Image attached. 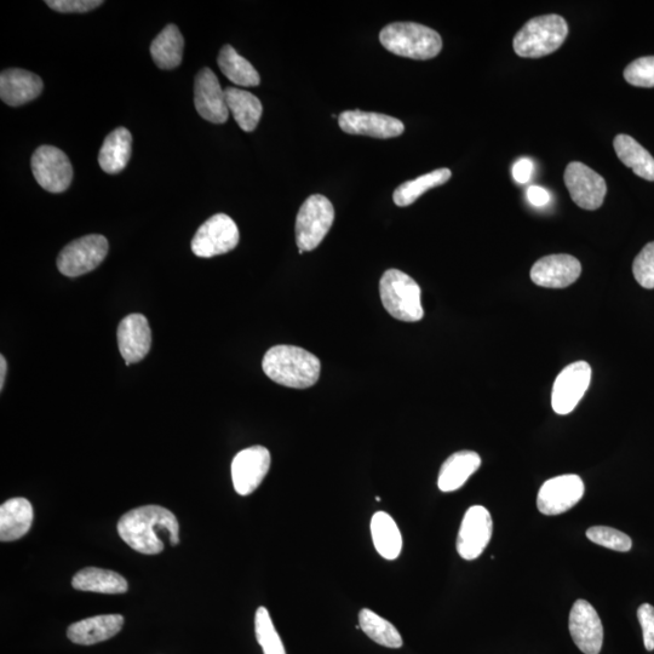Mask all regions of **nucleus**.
Here are the masks:
<instances>
[{
    "label": "nucleus",
    "instance_id": "obj_20",
    "mask_svg": "<svg viewBox=\"0 0 654 654\" xmlns=\"http://www.w3.org/2000/svg\"><path fill=\"white\" fill-rule=\"evenodd\" d=\"M43 80L30 71L11 68L0 74V97L11 107H19L36 100L42 94Z\"/></svg>",
    "mask_w": 654,
    "mask_h": 654
},
{
    "label": "nucleus",
    "instance_id": "obj_1",
    "mask_svg": "<svg viewBox=\"0 0 654 654\" xmlns=\"http://www.w3.org/2000/svg\"><path fill=\"white\" fill-rule=\"evenodd\" d=\"M118 533L129 547L141 554L156 555L164 543H180V525L170 510L160 506H145L130 510L118 522Z\"/></svg>",
    "mask_w": 654,
    "mask_h": 654
},
{
    "label": "nucleus",
    "instance_id": "obj_15",
    "mask_svg": "<svg viewBox=\"0 0 654 654\" xmlns=\"http://www.w3.org/2000/svg\"><path fill=\"white\" fill-rule=\"evenodd\" d=\"M194 105L199 116L210 123L225 124L228 120L225 90L210 68H203L195 77Z\"/></svg>",
    "mask_w": 654,
    "mask_h": 654
},
{
    "label": "nucleus",
    "instance_id": "obj_33",
    "mask_svg": "<svg viewBox=\"0 0 654 654\" xmlns=\"http://www.w3.org/2000/svg\"><path fill=\"white\" fill-rule=\"evenodd\" d=\"M255 631L258 644L265 654H286L283 641L275 629L271 613L266 607H258L255 616Z\"/></svg>",
    "mask_w": 654,
    "mask_h": 654
},
{
    "label": "nucleus",
    "instance_id": "obj_39",
    "mask_svg": "<svg viewBox=\"0 0 654 654\" xmlns=\"http://www.w3.org/2000/svg\"><path fill=\"white\" fill-rule=\"evenodd\" d=\"M533 174L532 160L524 158L518 160L513 166V176L516 182L527 183L531 180Z\"/></svg>",
    "mask_w": 654,
    "mask_h": 654
},
{
    "label": "nucleus",
    "instance_id": "obj_36",
    "mask_svg": "<svg viewBox=\"0 0 654 654\" xmlns=\"http://www.w3.org/2000/svg\"><path fill=\"white\" fill-rule=\"evenodd\" d=\"M633 273L644 289H654V242L647 244L636 256Z\"/></svg>",
    "mask_w": 654,
    "mask_h": 654
},
{
    "label": "nucleus",
    "instance_id": "obj_26",
    "mask_svg": "<svg viewBox=\"0 0 654 654\" xmlns=\"http://www.w3.org/2000/svg\"><path fill=\"white\" fill-rule=\"evenodd\" d=\"M74 589L82 592H93L101 594H124L128 592V582L119 573L109 570L88 569L80 570L73 577Z\"/></svg>",
    "mask_w": 654,
    "mask_h": 654
},
{
    "label": "nucleus",
    "instance_id": "obj_7",
    "mask_svg": "<svg viewBox=\"0 0 654 654\" xmlns=\"http://www.w3.org/2000/svg\"><path fill=\"white\" fill-rule=\"evenodd\" d=\"M108 249L107 239L103 235H86L62 249L57 257V268L66 277H80L99 267L105 261Z\"/></svg>",
    "mask_w": 654,
    "mask_h": 654
},
{
    "label": "nucleus",
    "instance_id": "obj_11",
    "mask_svg": "<svg viewBox=\"0 0 654 654\" xmlns=\"http://www.w3.org/2000/svg\"><path fill=\"white\" fill-rule=\"evenodd\" d=\"M564 180L573 202L579 208L593 211L604 204L606 181L589 166L579 162L570 163L565 170Z\"/></svg>",
    "mask_w": 654,
    "mask_h": 654
},
{
    "label": "nucleus",
    "instance_id": "obj_16",
    "mask_svg": "<svg viewBox=\"0 0 654 654\" xmlns=\"http://www.w3.org/2000/svg\"><path fill=\"white\" fill-rule=\"evenodd\" d=\"M570 634L576 646L584 654H599L604 642V628L595 608L588 601L579 599L570 613Z\"/></svg>",
    "mask_w": 654,
    "mask_h": 654
},
{
    "label": "nucleus",
    "instance_id": "obj_17",
    "mask_svg": "<svg viewBox=\"0 0 654 654\" xmlns=\"http://www.w3.org/2000/svg\"><path fill=\"white\" fill-rule=\"evenodd\" d=\"M338 124L344 133L375 137V139H393L404 134L405 125L399 119L386 114L346 111L338 117Z\"/></svg>",
    "mask_w": 654,
    "mask_h": 654
},
{
    "label": "nucleus",
    "instance_id": "obj_37",
    "mask_svg": "<svg viewBox=\"0 0 654 654\" xmlns=\"http://www.w3.org/2000/svg\"><path fill=\"white\" fill-rule=\"evenodd\" d=\"M45 4L57 13H88V11L101 7V0H47Z\"/></svg>",
    "mask_w": 654,
    "mask_h": 654
},
{
    "label": "nucleus",
    "instance_id": "obj_28",
    "mask_svg": "<svg viewBox=\"0 0 654 654\" xmlns=\"http://www.w3.org/2000/svg\"><path fill=\"white\" fill-rule=\"evenodd\" d=\"M185 39L175 25H168L151 44V55L160 70H174L181 65Z\"/></svg>",
    "mask_w": 654,
    "mask_h": 654
},
{
    "label": "nucleus",
    "instance_id": "obj_23",
    "mask_svg": "<svg viewBox=\"0 0 654 654\" xmlns=\"http://www.w3.org/2000/svg\"><path fill=\"white\" fill-rule=\"evenodd\" d=\"M481 467V458L474 451L453 453L441 466L438 486L443 492L460 490L470 476Z\"/></svg>",
    "mask_w": 654,
    "mask_h": 654
},
{
    "label": "nucleus",
    "instance_id": "obj_22",
    "mask_svg": "<svg viewBox=\"0 0 654 654\" xmlns=\"http://www.w3.org/2000/svg\"><path fill=\"white\" fill-rule=\"evenodd\" d=\"M33 507L26 498H13L0 507V539L2 542L17 541L31 530Z\"/></svg>",
    "mask_w": 654,
    "mask_h": 654
},
{
    "label": "nucleus",
    "instance_id": "obj_38",
    "mask_svg": "<svg viewBox=\"0 0 654 654\" xmlns=\"http://www.w3.org/2000/svg\"><path fill=\"white\" fill-rule=\"evenodd\" d=\"M638 618L644 635V644L647 651L654 650V607L642 604L638 610Z\"/></svg>",
    "mask_w": 654,
    "mask_h": 654
},
{
    "label": "nucleus",
    "instance_id": "obj_9",
    "mask_svg": "<svg viewBox=\"0 0 654 654\" xmlns=\"http://www.w3.org/2000/svg\"><path fill=\"white\" fill-rule=\"evenodd\" d=\"M32 172L38 185L50 193L67 191L73 180L70 158L61 149L42 146L33 153Z\"/></svg>",
    "mask_w": 654,
    "mask_h": 654
},
{
    "label": "nucleus",
    "instance_id": "obj_18",
    "mask_svg": "<svg viewBox=\"0 0 654 654\" xmlns=\"http://www.w3.org/2000/svg\"><path fill=\"white\" fill-rule=\"evenodd\" d=\"M581 262L571 255L542 257L531 269L533 283L547 289H565L581 277Z\"/></svg>",
    "mask_w": 654,
    "mask_h": 654
},
{
    "label": "nucleus",
    "instance_id": "obj_27",
    "mask_svg": "<svg viewBox=\"0 0 654 654\" xmlns=\"http://www.w3.org/2000/svg\"><path fill=\"white\" fill-rule=\"evenodd\" d=\"M225 93L229 112L233 114L235 122L245 133H252L262 117L261 101L249 91L237 88H227Z\"/></svg>",
    "mask_w": 654,
    "mask_h": 654
},
{
    "label": "nucleus",
    "instance_id": "obj_8",
    "mask_svg": "<svg viewBox=\"0 0 654 654\" xmlns=\"http://www.w3.org/2000/svg\"><path fill=\"white\" fill-rule=\"evenodd\" d=\"M239 240L237 223L225 214H217L199 227L192 240V251L202 258L225 255L237 248Z\"/></svg>",
    "mask_w": 654,
    "mask_h": 654
},
{
    "label": "nucleus",
    "instance_id": "obj_24",
    "mask_svg": "<svg viewBox=\"0 0 654 654\" xmlns=\"http://www.w3.org/2000/svg\"><path fill=\"white\" fill-rule=\"evenodd\" d=\"M133 149V136L125 128H118L106 137L100 149L99 164L107 174L116 175L128 165Z\"/></svg>",
    "mask_w": 654,
    "mask_h": 654
},
{
    "label": "nucleus",
    "instance_id": "obj_19",
    "mask_svg": "<svg viewBox=\"0 0 654 654\" xmlns=\"http://www.w3.org/2000/svg\"><path fill=\"white\" fill-rule=\"evenodd\" d=\"M151 346L152 331L145 315L130 314L120 321L118 347L126 366L140 363L151 351Z\"/></svg>",
    "mask_w": 654,
    "mask_h": 654
},
{
    "label": "nucleus",
    "instance_id": "obj_34",
    "mask_svg": "<svg viewBox=\"0 0 654 654\" xmlns=\"http://www.w3.org/2000/svg\"><path fill=\"white\" fill-rule=\"evenodd\" d=\"M587 537L590 539V542L615 550V552L627 553L633 548L631 538L622 531L612 529V527H590L587 531Z\"/></svg>",
    "mask_w": 654,
    "mask_h": 654
},
{
    "label": "nucleus",
    "instance_id": "obj_2",
    "mask_svg": "<svg viewBox=\"0 0 654 654\" xmlns=\"http://www.w3.org/2000/svg\"><path fill=\"white\" fill-rule=\"evenodd\" d=\"M262 369L280 386L306 389L318 382L321 364L320 360L306 349L280 344L266 353Z\"/></svg>",
    "mask_w": 654,
    "mask_h": 654
},
{
    "label": "nucleus",
    "instance_id": "obj_25",
    "mask_svg": "<svg viewBox=\"0 0 654 654\" xmlns=\"http://www.w3.org/2000/svg\"><path fill=\"white\" fill-rule=\"evenodd\" d=\"M371 536L377 553L387 560L399 558L403 536L397 522L388 513L377 512L371 519Z\"/></svg>",
    "mask_w": 654,
    "mask_h": 654
},
{
    "label": "nucleus",
    "instance_id": "obj_13",
    "mask_svg": "<svg viewBox=\"0 0 654 654\" xmlns=\"http://www.w3.org/2000/svg\"><path fill=\"white\" fill-rule=\"evenodd\" d=\"M583 480L575 474L556 476L545 481L538 492L537 507L544 515H560L581 501L584 496Z\"/></svg>",
    "mask_w": 654,
    "mask_h": 654
},
{
    "label": "nucleus",
    "instance_id": "obj_5",
    "mask_svg": "<svg viewBox=\"0 0 654 654\" xmlns=\"http://www.w3.org/2000/svg\"><path fill=\"white\" fill-rule=\"evenodd\" d=\"M380 294L384 308L393 318L416 323L424 317L421 288L409 275L398 269H389L380 281Z\"/></svg>",
    "mask_w": 654,
    "mask_h": 654
},
{
    "label": "nucleus",
    "instance_id": "obj_40",
    "mask_svg": "<svg viewBox=\"0 0 654 654\" xmlns=\"http://www.w3.org/2000/svg\"><path fill=\"white\" fill-rule=\"evenodd\" d=\"M527 199L529 202L536 206V208H543V206L550 203V194L547 189L538 186H532L527 191Z\"/></svg>",
    "mask_w": 654,
    "mask_h": 654
},
{
    "label": "nucleus",
    "instance_id": "obj_6",
    "mask_svg": "<svg viewBox=\"0 0 654 654\" xmlns=\"http://www.w3.org/2000/svg\"><path fill=\"white\" fill-rule=\"evenodd\" d=\"M335 221L334 205L324 195L314 194L296 217V243L302 251L317 249Z\"/></svg>",
    "mask_w": 654,
    "mask_h": 654
},
{
    "label": "nucleus",
    "instance_id": "obj_32",
    "mask_svg": "<svg viewBox=\"0 0 654 654\" xmlns=\"http://www.w3.org/2000/svg\"><path fill=\"white\" fill-rule=\"evenodd\" d=\"M359 625L360 629L372 641L377 642L378 645L389 648H400L404 644L398 629L392 623L388 622L387 619L371 611L370 608H363L359 612Z\"/></svg>",
    "mask_w": 654,
    "mask_h": 654
},
{
    "label": "nucleus",
    "instance_id": "obj_35",
    "mask_svg": "<svg viewBox=\"0 0 654 654\" xmlns=\"http://www.w3.org/2000/svg\"><path fill=\"white\" fill-rule=\"evenodd\" d=\"M624 78L639 88H654V56L640 57L625 68Z\"/></svg>",
    "mask_w": 654,
    "mask_h": 654
},
{
    "label": "nucleus",
    "instance_id": "obj_14",
    "mask_svg": "<svg viewBox=\"0 0 654 654\" xmlns=\"http://www.w3.org/2000/svg\"><path fill=\"white\" fill-rule=\"evenodd\" d=\"M271 468V452L263 446H252L240 451L232 462L234 490L240 496H249L265 480Z\"/></svg>",
    "mask_w": 654,
    "mask_h": 654
},
{
    "label": "nucleus",
    "instance_id": "obj_12",
    "mask_svg": "<svg viewBox=\"0 0 654 654\" xmlns=\"http://www.w3.org/2000/svg\"><path fill=\"white\" fill-rule=\"evenodd\" d=\"M493 532V521L489 510L474 506L467 510L458 532L456 548L464 560L478 559L489 545Z\"/></svg>",
    "mask_w": 654,
    "mask_h": 654
},
{
    "label": "nucleus",
    "instance_id": "obj_3",
    "mask_svg": "<svg viewBox=\"0 0 654 654\" xmlns=\"http://www.w3.org/2000/svg\"><path fill=\"white\" fill-rule=\"evenodd\" d=\"M380 42L390 53L413 60L434 59L443 49L438 32L413 22H395L384 27Z\"/></svg>",
    "mask_w": 654,
    "mask_h": 654
},
{
    "label": "nucleus",
    "instance_id": "obj_29",
    "mask_svg": "<svg viewBox=\"0 0 654 654\" xmlns=\"http://www.w3.org/2000/svg\"><path fill=\"white\" fill-rule=\"evenodd\" d=\"M613 147L621 162L647 181H654V158L638 141L629 135H618Z\"/></svg>",
    "mask_w": 654,
    "mask_h": 654
},
{
    "label": "nucleus",
    "instance_id": "obj_4",
    "mask_svg": "<svg viewBox=\"0 0 654 654\" xmlns=\"http://www.w3.org/2000/svg\"><path fill=\"white\" fill-rule=\"evenodd\" d=\"M569 25L560 15L535 17L516 33L513 47L515 53L526 59H539L555 53L564 44Z\"/></svg>",
    "mask_w": 654,
    "mask_h": 654
},
{
    "label": "nucleus",
    "instance_id": "obj_30",
    "mask_svg": "<svg viewBox=\"0 0 654 654\" xmlns=\"http://www.w3.org/2000/svg\"><path fill=\"white\" fill-rule=\"evenodd\" d=\"M218 67L232 83L245 88L258 86L261 83L260 74L251 63L240 56L231 45H225L218 55Z\"/></svg>",
    "mask_w": 654,
    "mask_h": 654
},
{
    "label": "nucleus",
    "instance_id": "obj_41",
    "mask_svg": "<svg viewBox=\"0 0 654 654\" xmlns=\"http://www.w3.org/2000/svg\"><path fill=\"white\" fill-rule=\"evenodd\" d=\"M7 360H5L4 355L0 357V389H4L5 377H7Z\"/></svg>",
    "mask_w": 654,
    "mask_h": 654
},
{
    "label": "nucleus",
    "instance_id": "obj_21",
    "mask_svg": "<svg viewBox=\"0 0 654 654\" xmlns=\"http://www.w3.org/2000/svg\"><path fill=\"white\" fill-rule=\"evenodd\" d=\"M124 618L120 615H105L83 619L68 628L67 636L77 645H95L116 636L122 630Z\"/></svg>",
    "mask_w": 654,
    "mask_h": 654
},
{
    "label": "nucleus",
    "instance_id": "obj_10",
    "mask_svg": "<svg viewBox=\"0 0 654 654\" xmlns=\"http://www.w3.org/2000/svg\"><path fill=\"white\" fill-rule=\"evenodd\" d=\"M592 382V367L585 361L566 366L556 378L552 405L558 415H569L587 393Z\"/></svg>",
    "mask_w": 654,
    "mask_h": 654
},
{
    "label": "nucleus",
    "instance_id": "obj_31",
    "mask_svg": "<svg viewBox=\"0 0 654 654\" xmlns=\"http://www.w3.org/2000/svg\"><path fill=\"white\" fill-rule=\"evenodd\" d=\"M451 176V170L444 168L429 172V174L417 177L415 180L407 181L395 189L393 194L394 203L400 208L410 206L429 189L445 185L446 182H449Z\"/></svg>",
    "mask_w": 654,
    "mask_h": 654
}]
</instances>
